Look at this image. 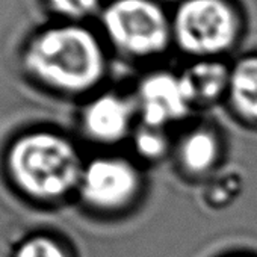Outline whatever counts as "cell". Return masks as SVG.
<instances>
[{
  "instance_id": "cell-1",
  "label": "cell",
  "mask_w": 257,
  "mask_h": 257,
  "mask_svg": "<svg viewBox=\"0 0 257 257\" xmlns=\"http://www.w3.org/2000/svg\"><path fill=\"white\" fill-rule=\"evenodd\" d=\"M28 68L64 92H85L103 79L106 53L98 37L80 25H62L38 34L26 50Z\"/></svg>"
},
{
  "instance_id": "cell-2",
  "label": "cell",
  "mask_w": 257,
  "mask_h": 257,
  "mask_svg": "<svg viewBox=\"0 0 257 257\" xmlns=\"http://www.w3.org/2000/svg\"><path fill=\"white\" fill-rule=\"evenodd\" d=\"M16 185L37 200H56L79 186L83 167L77 150L65 138L34 132L19 138L8 155Z\"/></svg>"
},
{
  "instance_id": "cell-3",
  "label": "cell",
  "mask_w": 257,
  "mask_h": 257,
  "mask_svg": "<svg viewBox=\"0 0 257 257\" xmlns=\"http://www.w3.org/2000/svg\"><path fill=\"white\" fill-rule=\"evenodd\" d=\"M243 22L231 0H180L171 14L173 43L197 59H218L242 35Z\"/></svg>"
},
{
  "instance_id": "cell-4",
  "label": "cell",
  "mask_w": 257,
  "mask_h": 257,
  "mask_svg": "<svg viewBox=\"0 0 257 257\" xmlns=\"http://www.w3.org/2000/svg\"><path fill=\"white\" fill-rule=\"evenodd\" d=\"M100 22L106 40L127 58H155L173 43L171 14L158 0H110Z\"/></svg>"
},
{
  "instance_id": "cell-5",
  "label": "cell",
  "mask_w": 257,
  "mask_h": 257,
  "mask_svg": "<svg viewBox=\"0 0 257 257\" xmlns=\"http://www.w3.org/2000/svg\"><path fill=\"white\" fill-rule=\"evenodd\" d=\"M79 188L91 206L113 210L135 198L140 191V174L124 159L100 158L83 168Z\"/></svg>"
},
{
  "instance_id": "cell-6",
  "label": "cell",
  "mask_w": 257,
  "mask_h": 257,
  "mask_svg": "<svg viewBox=\"0 0 257 257\" xmlns=\"http://www.w3.org/2000/svg\"><path fill=\"white\" fill-rule=\"evenodd\" d=\"M138 104L144 124L164 128L185 118L192 106L183 88L180 74L156 71L146 76L138 88Z\"/></svg>"
},
{
  "instance_id": "cell-7",
  "label": "cell",
  "mask_w": 257,
  "mask_h": 257,
  "mask_svg": "<svg viewBox=\"0 0 257 257\" xmlns=\"http://www.w3.org/2000/svg\"><path fill=\"white\" fill-rule=\"evenodd\" d=\"M132 104L116 94H103L92 100L83 110L85 132L98 143H118L131 128Z\"/></svg>"
},
{
  "instance_id": "cell-8",
  "label": "cell",
  "mask_w": 257,
  "mask_h": 257,
  "mask_svg": "<svg viewBox=\"0 0 257 257\" xmlns=\"http://www.w3.org/2000/svg\"><path fill=\"white\" fill-rule=\"evenodd\" d=\"M191 104H210L227 94L230 67L219 59H197L180 74Z\"/></svg>"
},
{
  "instance_id": "cell-9",
  "label": "cell",
  "mask_w": 257,
  "mask_h": 257,
  "mask_svg": "<svg viewBox=\"0 0 257 257\" xmlns=\"http://www.w3.org/2000/svg\"><path fill=\"white\" fill-rule=\"evenodd\" d=\"M227 94L239 115L257 121V55H246L230 67Z\"/></svg>"
},
{
  "instance_id": "cell-10",
  "label": "cell",
  "mask_w": 257,
  "mask_h": 257,
  "mask_svg": "<svg viewBox=\"0 0 257 257\" xmlns=\"http://www.w3.org/2000/svg\"><path fill=\"white\" fill-rule=\"evenodd\" d=\"M219 147L215 135L204 128L186 135L180 144V161L191 174H203L213 167Z\"/></svg>"
},
{
  "instance_id": "cell-11",
  "label": "cell",
  "mask_w": 257,
  "mask_h": 257,
  "mask_svg": "<svg viewBox=\"0 0 257 257\" xmlns=\"http://www.w3.org/2000/svg\"><path fill=\"white\" fill-rule=\"evenodd\" d=\"M135 149L146 159H159L165 155L168 149V140L164 134V128L144 124L135 134Z\"/></svg>"
},
{
  "instance_id": "cell-12",
  "label": "cell",
  "mask_w": 257,
  "mask_h": 257,
  "mask_svg": "<svg viewBox=\"0 0 257 257\" xmlns=\"http://www.w3.org/2000/svg\"><path fill=\"white\" fill-rule=\"evenodd\" d=\"M16 257H68V254L52 237L35 236L20 245Z\"/></svg>"
},
{
  "instance_id": "cell-13",
  "label": "cell",
  "mask_w": 257,
  "mask_h": 257,
  "mask_svg": "<svg viewBox=\"0 0 257 257\" xmlns=\"http://www.w3.org/2000/svg\"><path fill=\"white\" fill-rule=\"evenodd\" d=\"M50 5L62 16L80 20L100 10L101 0H49Z\"/></svg>"
}]
</instances>
